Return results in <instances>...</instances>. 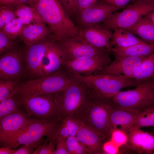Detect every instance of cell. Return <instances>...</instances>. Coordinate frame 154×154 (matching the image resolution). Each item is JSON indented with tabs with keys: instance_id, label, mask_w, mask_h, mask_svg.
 I'll use <instances>...</instances> for the list:
<instances>
[{
	"instance_id": "cell-7",
	"label": "cell",
	"mask_w": 154,
	"mask_h": 154,
	"mask_svg": "<svg viewBox=\"0 0 154 154\" xmlns=\"http://www.w3.org/2000/svg\"><path fill=\"white\" fill-rule=\"evenodd\" d=\"M153 82V79H149L140 83L134 89L119 91L111 98L117 107L140 113L154 105L152 88Z\"/></svg>"
},
{
	"instance_id": "cell-15",
	"label": "cell",
	"mask_w": 154,
	"mask_h": 154,
	"mask_svg": "<svg viewBox=\"0 0 154 154\" xmlns=\"http://www.w3.org/2000/svg\"><path fill=\"white\" fill-rule=\"evenodd\" d=\"M21 108L0 119V143L2 146L32 119Z\"/></svg>"
},
{
	"instance_id": "cell-18",
	"label": "cell",
	"mask_w": 154,
	"mask_h": 154,
	"mask_svg": "<svg viewBox=\"0 0 154 154\" xmlns=\"http://www.w3.org/2000/svg\"><path fill=\"white\" fill-rule=\"evenodd\" d=\"M126 145L129 148L138 153H151L154 151V136L140 128L129 130Z\"/></svg>"
},
{
	"instance_id": "cell-33",
	"label": "cell",
	"mask_w": 154,
	"mask_h": 154,
	"mask_svg": "<svg viewBox=\"0 0 154 154\" xmlns=\"http://www.w3.org/2000/svg\"><path fill=\"white\" fill-rule=\"evenodd\" d=\"M66 140L69 154H90L88 149L75 136L68 137Z\"/></svg>"
},
{
	"instance_id": "cell-29",
	"label": "cell",
	"mask_w": 154,
	"mask_h": 154,
	"mask_svg": "<svg viewBox=\"0 0 154 154\" xmlns=\"http://www.w3.org/2000/svg\"><path fill=\"white\" fill-rule=\"evenodd\" d=\"M154 126V105H153L147 107L138 114L128 131L134 129Z\"/></svg>"
},
{
	"instance_id": "cell-45",
	"label": "cell",
	"mask_w": 154,
	"mask_h": 154,
	"mask_svg": "<svg viewBox=\"0 0 154 154\" xmlns=\"http://www.w3.org/2000/svg\"><path fill=\"white\" fill-rule=\"evenodd\" d=\"M15 0H0L1 6H6L11 7Z\"/></svg>"
},
{
	"instance_id": "cell-25",
	"label": "cell",
	"mask_w": 154,
	"mask_h": 154,
	"mask_svg": "<svg viewBox=\"0 0 154 154\" xmlns=\"http://www.w3.org/2000/svg\"><path fill=\"white\" fill-rule=\"evenodd\" d=\"M112 51L117 54L132 56H148L154 52V44L145 42L125 47H114Z\"/></svg>"
},
{
	"instance_id": "cell-35",
	"label": "cell",
	"mask_w": 154,
	"mask_h": 154,
	"mask_svg": "<svg viewBox=\"0 0 154 154\" xmlns=\"http://www.w3.org/2000/svg\"><path fill=\"white\" fill-rule=\"evenodd\" d=\"M16 45V44L15 40L10 38L1 29H0V54L14 48Z\"/></svg>"
},
{
	"instance_id": "cell-23",
	"label": "cell",
	"mask_w": 154,
	"mask_h": 154,
	"mask_svg": "<svg viewBox=\"0 0 154 154\" xmlns=\"http://www.w3.org/2000/svg\"><path fill=\"white\" fill-rule=\"evenodd\" d=\"M127 29L145 42L154 44V23L149 18L143 16Z\"/></svg>"
},
{
	"instance_id": "cell-39",
	"label": "cell",
	"mask_w": 154,
	"mask_h": 154,
	"mask_svg": "<svg viewBox=\"0 0 154 154\" xmlns=\"http://www.w3.org/2000/svg\"><path fill=\"white\" fill-rule=\"evenodd\" d=\"M56 148L53 154H69L66 139L58 134L56 136Z\"/></svg>"
},
{
	"instance_id": "cell-37",
	"label": "cell",
	"mask_w": 154,
	"mask_h": 154,
	"mask_svg": "<svg viewBox=\"0 0 154 154\" xmlns=\"http://www.w3.org/2000/svg\"><path fill=\"white\" fill-rule=\"evenodd\" d=\"M111 140L119 147L125 145L128 140L127 133L121 129L116 128L112 131Z\"/></svg>"
},
{
	"instance_id": "cell-41",
	"label": "cell",
	"mask_w": 154,
	"mask_h": 154,
	"mask_svg": "<svg viewBox=\"0 0 154 154\" xmlns=\"http://www.w3.org/2000/svg\"><path fill=\"white\" fill-rule=\"evenodd\" d=\"M98 0H78L77 4L76 15L79 12L94 5Z\"/></svg>"
},
{
	"instance_id": "cell-20",
	"label": "cell",
	"mask_w": 154,
	"mask_h": 154,
	"mask_svg": "<svg viewBox=\"0 0 154 154\" xmlns=\"http://www.w3.org/2000/svg\"><path fill=\"white\" fill-rule=\"evenodd\" d=\"M64 60L62 50L57 43L53 40L43 60L42 70L45 76L52 74L59 70Z\"/></svg>"
},
{
	"instance_id": "cell-19",
	"label": "cell",
	"mask_w": 154,
	"mask_h": 154,
	"mask_svg": "<svg viewBox=\"0 0 154 154\" xmlns=\"http://www.w3.org/2000/svg\"><path fill=\"white\" fill-rule=\"evenodd\" d=\"M109 110L112 133L117 126L120 125L121 129L127 133L139 113L118 108L113 100Z\"/></svg>"
},
{
	"instance_id": "cell-22",
	"label": "cell",
	"mask_w": 154,
	"mask_h": 154,
	"mask_svg": "<svg viewBox=\"0 0 154 154\" xmlns=\"http://www.w3.org/2000/svg\"><path fill=\"white\" fill-rule=\"evenodd\" d=\"M51 37L49 27L45 24H36L26 26L19 38L27 47L44 41Z\"/></svg>"
},
{
	"instance_id": "cell-4",
	"label": "cell",
	"mask_w": 154,
	"mask_h": 154,
	"mask_svg": "<svg viewBox=\"0 0 154 154\" xmlns=\"http://www.w3.org/2000/svg\"><path fill=\"white\" fill-rule=\"evenodd\" d=\"M67 73L72 80L84 84L99 95L106 97H111L122 88L137 87L140 84L133 78H122L110 74L84 75Z\"/></svg>"
},
{
	"instance_id": "cell-5",
	"label": "cell",
	"mask_w": 154,
	"mask_h": 154,
	"mask_svg": "<svg viewBox=\"0 0 154 154\" xmlns=\"http://www.w3.org/2000/svg\"><path fill=\"white\" fill-rule=\"evenodd\" d=\"M72 80L65 71L19 83L16 95L19 97L54 94L67 88Z\"/></svg>"
},
{
	"instance_id": "cell-38",
	"label": "cell",
	"mask_w": 154,
	"mask_h": 154,
	"mask_svg": "<svg viewBox=\"0 0 154 154\" xmlns=\"http://www.w3.org/2000/svg\"><path fill=\"white\" fill-rule=\"evenodd\" d=\"M78 0H58L70 16H76Z\"/></svg>"
},
{
	"instance_id": "cell-26",
	"label": "cell",
	"mask_w": 154,
	"mask_h": 154,
	"mask_svg": "<svg viewBox=\"0 0 154 154\" xmlns=\"http://www.w3.org/2000/svg\"><path fill=\"white\" fill-rule=\"evenodd\" d=\"M14 8L17 17L21 19L26 25L46 24L36 10L29 5L22 4Z\"/></svg>"
},
{
	"instance_id": "cell-28",
	"label": "cell",
	"mask_w": 154,
	"mask_h": 154,
	"mask_svg": "<svg viewBox=\"0 0 154 154\" xmlns=\"http://www.w3.org/2000/svg\"><path fill=\"white\" fill-rule=\"evenodd\" d=\"M82 123L76 115L68 116L59 122L58 134L66 139L70 137L75 136Z\"/></svg>"
},
{
	"instance_id": "cell-10",
	"label": "cell",
	"mask_w": 154,
	"mask_h": 154,
	"mask_svg": "<svg viewBox=\"0 0 154 154\" xmlns=\"http://www.w3.org/2000/svg\"><path fill=\"white\" fill-rule=\"evenodd\" d=\"M111 52L84 59L64 60L62 66L66 72L74 74L88 75L102 74L110 63Z\"/></svg>"
},
{
	"instance_id": "cell-17",
	"label": "cell",
	"mask_w": 154,
	"mask_h": 154,
	"mask_svg": "<svg viewBox=\"0 0 154 154\" xmlns=\"http://www.w3.org/2000/svg\"><path fill=\"white\" fill-rule=\"evenodd\" d=\"M22 57L16 49L6 52L0 59V80H19L23 70Z\"/></svg>"
},
{
	"instance_id": "cell-31",
	"label": "cell",
	"mask_w": 154,
	"mask_h": 154,
	"mask_svg": "<svg viewBox=\"0 0 154 154\" xmlns=\"http://www.w3.org/2000/svg\"><path fill=\"white\" fill-rule=\"evenodd\" d=\"M21 106L19 98L16 95L0 102V119L18 110Z\"/></svg>"
},
{
	"instance_id": "cell-12",
	"label": "cell",
	"mask_w": 154,
	"mask_h": 154,
	"mask_svg": "<svg viewBox=\"0 0 154 154\" xmlns=\"http://www.w3.org/2000/svg\"><path fill=\"white\" fill-rule=\"evenodd\" d=\"M123 8L106 3L104 0L79 12L76 16L77 26L80 28L104 22L112 13Z\"/></svg>"
},
{
	"instance_id": "cell-14",
	"label": "cell",
	"mask_w": 154,
	"mask_h": 154,
	"mask_svg": "<svg viewBox=\"0 0 154 154\" xmlns=\"http://www.w3.org/2000/svg\"><path fill=\"white\" fill-rule=\"evenodd\" d=\"M53 41L50 37L42 42L27 46L24 54V62L27 70L32 75L45 76L42 70L43 60Z\"/></svg>"
},
{
	"instance_id": "cell-3",
	"label": "cell",
	"mask_w": 154,
	"mask_h": 154,
	"mask_svg": "<svg viewBox=\"0 0 154 154\" xmlns=\"http://www.w3.org/2000/svg\"><path fill=\"white\" fill-rule=\"evenodd\" d=\"M59 122L32 118L21 130L1 147L11 148L25 145L37 148L41 144L44 136L50 140L58 134Z\"/></svg>"
},
{
	"instance_id": "cell-6",
	"label": "cell",
	"mask_w": 154,
	"mask_h": 154,
	"mask_svg": "<svg viewBox=\"0 0 154 154\" xmlns=\"http://www.w3.org/2000/svg\"><path fill=\"white\" fill-rule=\"evenodd\" d=\"M91 93V90L86 86L72 80L66 89L54 94L59 121L68 116L76 115L87 100Z\"/></svg>"
},
{
	"instance_id": "cell-43",
	"label": "cell",
	"mask_w": 154,
	"mask_h": 154,
	"mask_svg": "<svg viewBox=\"0 0 154 154\" xmlns=\"http://www.w3.org/2000/svg\"><path fill=\"white\" fill-rule=\"evenodd\" d=\"M106 3L114 6L124 7L131 0H104Z\"/></svg>"
},
{
	"instance_id": "cell-21",
	"label": "cell",
	"mask_w": 154,
	"mask_h": 154,
	"mask_svg": "<svg viewBox=\"0 0 154 154\" xmlns=\"http://www.w3.org/2000/svg\"><path fill=\"white\" fill-rule=\"evenodd\" d=\"M75 136L88 149L90 154L102 152L104 139L94 130L83 123Z\"/></svg>"
},
{
	"instance_id": "cell-24",
	"label": "cell",
	"mask_w": 154,
	"mask_h": 154,
	"mask_svg": "<svg viewBox=\"0 0 154 154\" xmlns=\"http://www.w3.org/2000/svg\"><path fill=\"white\" fill-rule=\"evenodd\" d=\"M109 42L111 48L112 46L125 47L136 44L145 42L136 37L127 29L117 28L114 29Z\"/></svg>"
},
{
	"instance_id": "cell-1",
	"label": "cell",
	"mask_w": 154,
	"mask_h": 154,
	"mask_svg": "<svg viewBox=\"0 0 154 154\" xmlns=\"http://www.w3.org/2000/svg\"><path fill=\"white\" fill-rule=\"evenodd\" d=\"M27 4L35 9L48 25L54 41L78 36L80 28L73 23L58 0H31Z\"/></svg>"
},
{
	"instance_id": "cell-40",
	"label": "cell",
	"mask_w": 154,
	"mask_h": 154,
	"mask_svg": "<svg viewBox=\"0 0 154 154\" xmlns=\"http://www.w3.org/2000/svg\"><path fill=\"white\" fill-rule=\"evenodd\" d=\"M119 147L111 140L103 144V150L106 153L116 154L119 151Z\"/></svg>"
},
{
	"instance_id": "cell-30",
	"label": "cell",
	"mask_w": 154,
	"mask_h": 154,
	"mask_svg": "<svg viewBox=\"0 0 154 154\" xmlns=\"http://www.w3.org/2000/svg\"><path fill=\"white\" fill-rule=\"evenodd\" d=\"M26 26L21 19L17 17L0 29L10 38L15 40L19 38Z\"/></svg>"
},
{
	"instance_id": "cell-8",
	"label": "cell",
	"mask_w": 154,
	"mask_h": 154,
	"mask_svg": "<svg viewBox=\"0 0 154 154\" xmlns=\"http://www.w3.org/2000/svg\"><path fill=\"white\" fill-rule=\"evenodd\" d=\"M154 11V3L144 0H133L132 4L120 12H113L101 26L109 30L117 28L127 29L146 15Z\"/></svg>"
},
{
	"instance_id": "cell-46",
	"label": "cell",
	"mask_w": 154,
	"mask_h": 154,
	"mask_svg": "<svg viewBox=\"0 0 154 154\" xmlns=\"http://www.w3.org/2000/svg\"><path fill=\"white\" fill-rule=\"evenodd\" d=\"M31 0H15L11 7L13 8L15 7L21 5L27 4Z\"/></svg>"
},
{
	"instance_id": "cell-47",
	"label": "cell",
	"mask_w": 154,
	"mask_h": 154,
	"mask_svg": "<svg viewBox=\"0 0 154 154\" xmlns=\"http://www.w3.org/2000/svg\"><path fill=\"white\" fill-rule=\"evenodd\" d=\"M144 17L150 19L154 23V11L151 12L146 15H145Z\"/></svg>"
},
{
	"instance_id": "cell-16",
	"label": "cell",
	"mask_w": 154,
	"mask_h": 154,
	"mask_svg": "<svg viewBox=\"0 0 154 154\" xmlns=\"http://www.w3.org/2000/svg\"><path fill=\"white\" fill-rule=\"evenodd\" d=\"M80 29L78 35L76 37L94 47L111 51L109 42L112 33L110 30L97 24Z\"/></svg>"
},
{
	"instance_id": "cell-9",
	"label": "cell",
	"mask_w": 154,
	"mask_h": 154,
	"mask_svg": "<svg viewBox=\"0 0 154 154\" xmlns=\"http://www.w3.org/2000/svg\"><path fill=\"white\" fill-rule=\"evenodd\" d=\"M17 96L28 116L42 120L59 122L54 94Z\"/></svg>"
},
{
	"instance_id": "cell-27",
	"label": "cell",
	"mask_w": 154,
	"mask_h": 154,
	"mask_svg": "<svg viewBox=\"0 0 154 154\" xmlns=\"http://www.w3.org/2000/svg\"><path fill=\"white\" fill-rule=\"evenodd\" d=\"M154 76V52L143 60L131 78L141 83Z\"/></svg>"
},
{
	"instance_id": "cell-32",
	"label": "cell",
	"mask_w": 154,
	"mask_h": 154,
	"mask_svg": "<svg viewBox=\"0 0 154 154\" xmlns=\"http://www.w3.org/2000/svg\"><path fill=\"white\" fill-rule=\"evenodd\" d=\"M19 83V80H0V102L16 95Z\"/></svg>"
},
{
	"instance_id": "cell-34",
	"label": "cell",
	"mask_w": 154,
	"mask_h": 154,
	"mask_svg": "<svg viewBox=\"0 0 154 154\" xmlns=\"http://www.w3.org/2000/svg\"><path fill=\"white\" fill-rule=\"evenodd\" d=\"M17 17L14 10L12 8L6 6H1L0 29Z\"/></svg>"
},
{
	"instance_id": "cell-13",
	"label": "cell",
	"mask_w": 154,
	"mask_h": 154,
	"mask_svg": "<svg viewBox=\"0 0 154 154\" xmlns=\"http://www.w3.org/2000/svg\"><path fill=\"white\" fill-rule=\"evenodd\" d=\"M115 60L102 74H110L122 78H131L143 60L148 56H132L113 53Z\"/></svg>"
},
{
	"instance_id": "cell-49",
	"label": "cell",
	"mask_w": 154,
	"mask_h": 154,
	"mask_svg": "<svg viewBox=\"0 0 154 154\" xmlns=\"http://www.w3.org/2000/svg\"><path fill=\"white\" fill-rule=\"evenodd\" d=\"M151 3H154V0H144Z\"/></svg>"
},
{
	"instance_id": "cell-11",
	"label": "cell",
	"mask_w": 154,
	"mask_h": 154,
	"mask_svg": "<svg viewBox=\"0 0 154 154\" xmlns=\"http://www.w3.org/2000/svg\"><path fill=\"white\" fill-rule=\"evenodd\" d=\"M56 42L64 53V60L84 59L112 51L107 49L94 47L76 37L67 38Z\"/></svg>"
},
{
	"instance_id": "cell-50",
	"label": "cell",
	"mask_w": 154,
	"mask_h": 154,
	"mask_svg": "<svg viewBox=\"0 0 154 154\" xmlns=\"http://www.w3.org/2000/svg\"><path fill=\"white\" fill-rule=\"evenodd\" d=\"M153 153V154H154V151H153V152H152V153Z\"/></svg>"
},
{
	"instance_id": "cell-2",
	"label": "cell",
	"mask_w": 154,
	"mask_h": 154,
	"mask_svg": "<svg viewBox=\"0 0 154 154\" xmlns=\"http://www.w3.org/2000/svg\"><path fill=\"white\" fill-rule=\"evenodd\" d=\"M112 101L111 98L101 96L92 91L90 97L76 115L83 123L103 139L111 134L109 108Z\"/></svg>"
},
{
	"instance_id": "cell-36",
	"label": "cell",
	"mask_w": 154,
	"mask_h": 154,
	"mask_svg": "<svg viewBox=\"0 0 154 154\" xmlns=\"http://www.w3.org/2000/svg\"><path fill=\"white\" fill-rule=\"evenodd\" d=\"M44 142L36 148L33 154H53L56 146V138L49 140L46 139Z\"/></svg>"
},
{
	"instance_id": "cell-48",
	"label": "cell",
	"mask_w": 154,
	"mask_h": 154,
	"mask_svg": "<svg viewBox=\"0 0 154 154\" xmlns=\"http://www.w3.org/2000/svg\"><path fill=\"white\" fill-rule=\"evenodd\" d=\"M153 79V82L152 85V92L153 97L154 99V76L152 78Z\"/></svg>"
},
{
	"instance_id": "cell-42",
	"label": "cell",
	"mask_w": 154,
	"mask_h": 154,
	"mask_svg": "<svg viewBox=\"0 0 154 154\" xmlns=\"http://www.w3.org/2000/svg\"><path fill=\"white\" fill-rule=\"evenodd\" d=\"M33 147L28 145H22L19 148L14 152L13 154H31L34 150Z\"/></svg>"
},
{
	"instance_id": "cell-44",
	"label": "cell",
	"mask_w": 154,
	"mask_h": 154,
	"mask_svg": "<svg viewBox=\"0 0 154 154\" xmlns=\"http://www.w3.org/2000/svg\"><path fill=\"white\" fill-rule=\"evenodd\" d=\"M11 148L8 146L1 147L0 148V154H13L16 150Z\"/></svg>"
}]
</instances>
